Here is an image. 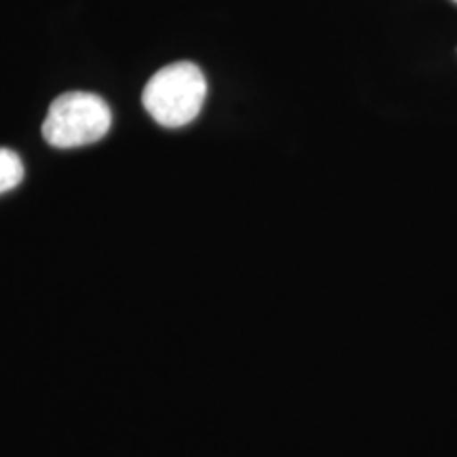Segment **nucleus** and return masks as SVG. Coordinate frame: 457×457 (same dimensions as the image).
<instances>
[{"mask_svg": "<svg viewBox=\"0 0 457 457\" xmlns=\"http://www.w3.org/2000/svg\"><path fill=\"white\" fill-rule=\"evenodd\" d=\"M112 125L111 106L89 91H68L51 102L43 138L54 148H81L104 138Z\"/></svg>", "mask_w": 457, "mask_h": 457, "instance_id": "obj_2", "label": "nucleus"}, {"mask_svg": "<svg viewBox=\"0 0 457 457\" xmlns=\"http://www.w3.org/2000/svg\"><path fill=\"white\" fill-rule=\"evenodd\" d=\"M24 162L11 148H0V195L13 191L24 180Z\"/></svg>", "mask_w": 457, "mask_h": 457, "instance_id": "obj_3", "label": "nucleus"}, {"mask_svg": "<svg viewBox=\"0 0 457 457\" xmlns=\"http://www.w3.org/2000/svg\"><path fill=\"white\" fill-rule=\"evenodd\" d=\"M455 3H457V0H455Z\"/></svg>", "mask_w": 457, "mask_h": 457, "instance_id": "obj_4", "label": "nucleus"}, {"mask_svg": "<svg viewBox=\"0 0 457 457\" xmlns=\"http://www.w3.org/2000/svg\"><path fill=\"white\" fill-rule=\"evenodd\" d=\"M205 94L208 83L199 66L191 62H176L148 79L142 91V104L153 121L168 129H179L199 117Z\"/></svg>", "mask_w": 457, "mask_h": 457, "instance_id": "obj_1", "label": "nucleus"}]
</instances>
